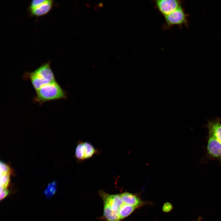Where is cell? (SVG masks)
Masks as SVG:
<instances>
[{
	"label": "cell",
	"mask_w": 221,
	"mask_h": 221,
	"mask_svg": "<svg viewBox=\"0 0 221 221\" xmlns=\"http://www.w3.org/2000/svg\"><path fill=\"white\" fill-rule=\"evenodd\" d=\"M23 77L29 80L36 91L43 86L56 81L49 61L42 64L34 71L25 72Z\"/></svg>",
	"instance_id": "obj_1"
},
{
	"label": "cell",
	"mask_w": 221,
	"mask_h": 221,
	"mask_svg": "<svg viewBox=\"0 0 221 221\" xmlns=\"http://www.w3.org/2000/svg\"><path fill=\"white\" fill-rule=\"evenodd\" d=\"M67 98L66 93L56 81L45 85L36 91L34 100L39 104Z\"/></svg>",
	"instance_id": "obj_2"
},
{
	"label": "cell",
	"mask_w": 221,
	"mask_h": 221,
	"mask_svg": "<svg viewBox=\"0 0 221 221\" xmlns=\"http://www.w3.org/2000/svg\"><path fill=\"white\" fill-rule=\"evenodd\" d=\"M98 153V150L91 143L80 141L76 145L75 157L78 161L81 162L91 158Z\"/></svg>",
	"instance_id": "obj_3"
},
{
	"label": "cell",
	"mask_w": 221,
	"mask_h": 221,
	"mask_svg": "<svg viewBox=\"0 0 221 221\" xmlns=\"http://www.w3.org/2000/svg\"><path fill=\"white\" fill-rule=\"evenodd\" d=\"M164 17L167 28L184 24L187 22L186 15L181 6Z\"/></svg>",
	"instance_id": "obj_4"
},
{
	"label": "cell",
	"mask_w": 221,
	"mask_h": 221,
	"mask_svg": "<svg viewBox=\"0 0 221 221\" xmlns=\"http://www.w3.org/2000/svg\"><path fill=\"white\" fill-rule=\"evenodd\" d=\"M155 2L157 10L164 17L181 6L180 1L177 0H157Z\"/></svg>",
	"instance_id": "obj_5"
},
{
	"label": "cell",
	"mask_w": 221,
	"mask_h": 221,
	"mask_svg": "<svg viewBox=\"0 0 221 221\" xmlns=\"http://www.w3.org/2000/svg\"><path fill=\"white\" fill-rule=\"evenodd\" d=\"M99 194L103 200V204L115 211H118L123 203L120 194H110L100 190Z\"/></svg>",
	"instance_id": "obj_6"
},
{
	"label": "cell",
	"mask_w": 221,
	"mask_h": 221,
	"mask_svg": "<svg viewBox=\"0 0 221 221\" xmlns=\"http://www.w3.org/2000/svg\"><path fill=\"white\" fill-rule=\"evenodd\" d=\"M207 149L208 154L211 157L221 160V143L209 133Z\"/></svg>",
	"instance_id": "obj_7"
},
{
	"label": "cell",
	"mask_w": 221,
	"mask_h": 221,
	"mask_svg": "<svg viewBox=\"0 0 221 221\" xmlns=\"http://www.w3.org/2000/svg\"><path fill=\"white\" fill-rule=\"evenodd\" d=\"M53 6V1L51 0H46L41 4L37 7L28 10L31 16L39 17L46 15L52 10Z\"/></svg>",
	"instance_id": "obj_8"
},
{
	"label": "cell",
	"mask_w": 221,
	"mask_h": 221,
	"mask_svg": "<svg viewBox=\"0 0 221 221\" xmlns=\"http://www.w3.org/2000/svg\"><path fill=\"white\" fill-rule=\"evenodd\" d=\"M207 127L208 133L213 136L221 143V118H217L214 120L208 121Z\"/></svg>",
	"instance_id": "obj_9"
},
{
	"label": "cell",
	"mask_w": 221,
	"mask_h": 221,
	"mask_svg": "<svg viewBox=\"0 0 221 221\" xmlns=\"http://www.w3.org/2000/svg\"><path fill=\"white\" fill-rule=\"evenodd\" d=\"M123 203L134 207H136L140 206L142 202L135 195L127 192L120 194Z\"/></svg>",
	"instance_id": "obj_10"
},
{
	"label": "cell",
	"mask_w": 221,
	"mask_h": 221,
	"mask_svg": "<svg viewBox=\"0 0 221 221\" xmlns=\"http://www.w3.org/2000/svg\"><path fill=\"white\" fill-rule=\"evenodd\" d=\"M103 217L106 221H120L118 211H115L107 205L104 204Z\"/></svg>",
	"instance_id": "obj_11"
},
{
	"label": "cell",
	"mask_w": 221,
	"mask_h": 221,
	"mask_svg": "<svg viewBox=\"0 0 221 221\" xmlns=\"http://www.w3.org/2000/svg\"><path fill=\"white\" fill-rule=\"evenodd\" d=\"M136 208L134 207L123 203L118 211L121 220L128 216Z\"/></svg>",
	"instance_id": "obj_12"
},
{
	"label": "cell",
	"mask_w": 221,
	"mask_h": 221,
	"mask_svg": "<svg viewBox=\"0 0 221 221\" xmlns=\"http://www.w3.org/2000/svg\"><path fill=\"white\" fill-rule=\"evenodd\" d=\"M56 190V183L53 182L49 184L44 191V194L48 198L52 196Z\"/></svg>",
	"instance_id": "obj_13"
},
{
	"label": "cell",
	"mask_w": 221,
	"mask_h": 221,
	"mask_svg": "<svg viewBox=\"0 0 221 221\" xmlns=\"http://www.w3.org/2000/svg\"><path fill=\"white\" fill-rule=\"evenodd\" d=\"M10 175L0 176V192L6 188L10 182Z\"/></svg>",
	"instance_id": "obj_14"
},
{
	"label": "cell",
	"mask_w": 221,
	"mask_h": 221,
	"mask_svg": "<svg viewBox=\"0 0 221 221\" xmlns=\"http://www.w3.org/2000/svg\"><path fill=\"white\" fill-rule=\"evenodd\" d=\"M11 172L9 167L5 163L0 162V176L10 174Z\"/></svg>",
	"instance_id": "obj_15"
},
{
	"label": "cell",
	"mask_w": 221,
	"mask_h": 221,
	"mask_svg": "<svg viewBox=\"0 0 221 221\" xmlns=\"http://www.w3.org/2000/svg\"><path fill=\"white\" fill-rule=\"evenodd\" d=\"M172 205L169 202L165 203L163 207V210L165 212H168L170 211L172 208Z\"/></svg>",
	"instance_id": "obj_16"
},
{
	"label": "cell",
	"mask_w": 221,
	"mask_h": 221,
	"mask_svg": "<svg viewBox=\"0 0 221 221\" xmlns=\"http://www.w3.org/2000/svg\"><path fill=\"white\" fill-rule=\"evenodd\" d=\"M9 192L7 188L5 189L0 192V200L3 199L8 194Z\"/></svg>",
	"instance_id": "obj_17"
}]
</instances>
